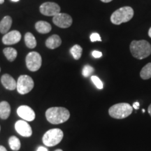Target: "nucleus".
<instances>
[{"label":"nucleus","instance_id":"nucleus-1","mask_svg":"<svg viewBox=\"0 0 151 151\" xmlns=\"http://www.w3.org/2000/svg\"><path fill=\"white\" fill-rule=\"evenodd\" d=\"M70 113L64 107H51L46 112V118L50 123L58 124L69 120Z\"/></svg>","mask_w":151,"mask_h":151},{"label":"nucleus","instance_id":"nucleus-2","mask_svg":"<svg viewBox=\"0 0 151 151\" xmlns=\"http://www.w3.org/2000/svg\"><path fill=\"white\" fill-rule=\"evenodd\" d=\"M129 48L132 56L137 59L143 60L151 54V45L146 40L132 41Z\"/></svg>","mask_w":151,"mask_h":151},{"label":"nucleus","instance_id":"nucleus-3","mask_svg":"<svg viewBox=\"0 0 151 151\" xmlns=\"http://www.w3.org/2000/svg\"><path fill=\"white\" fill-rule=\"evenodd\" d=\"M134 16V10L130 6L121 7L113 13L111 21L114 24H120L129 21Z\"/></svg>","mask_w":151,"mask_h":151},{"label":"nucleus","instance_id":"nucleus-4","mask_svg":"<svg viewBox=\"0 0 151 151\" xmlns=\"http://www.w3.org/2000/svg\"><path fill=\"white\" fill-rule=\"evenodd\" d=\"M133 107L127 103H119L109 109V116L115 119H124L132 114Z\"/></svg>","mask_w":151,"mask_h":151},{"label":"nucleus","instance_id":"nucleus-5","mask_svg":"<svg viewBox=\"0 0 151 151\" xmlns=\"http://www.w3.org/2000/svg\"><path fill=\"white\" fill-rule=\"evenodd\" d=\"M63 132L58 128H54L44 134L43 137V143L45 146L48 147H52L58 145L61 142L63 139Z\"/></svg>","mask_w":151,"mask_h":151},{"label":"nucleus","instance_id":"nucleus-6","mask_svg":"<svg viewBox=\"0 0 151 151\" xmlns=\"http://www.w3.org/2000/svg\"><path fill=\"white\" fill-rule=\"evenodd\" d=\"M35 86L33 79L27 75H22L19 77L17 82V90L20 94H25L29 92Z\"/></svg>","mask_w":151,"mask_h":151},{"label":"nucleus","instance_id":"nucleus-7","mask_svg":"<svg viewBox=\"0 0 151 151\" xmlns=\"http://www.w3.org/2000/svg\"><path fill=\"white\" fill-rule=\"evenodd\" d=\"M42 64V58L37 52H30L26 57V65L31 71H37L40 69Z\"/></svg>","mask_w":151,"mask_h":151},{"label":"nucleus","instance_id":"nucleus-8","mask_svg":"<svg viewBox=\"0 0 151 151\" xmlns=\"http://www.w3.org/2000/svg\"><path fill=\"white\" fill-rule=\"evenodd\" d=\"M52 22L55 25L60 28H68L72 24V18L69 14L59 13L53 16Z\"/></svg>","mask_w":151,"mask_h":151},{"label":"nucleus","instance_id":"nucleus-9","mask_svg":"<svg viewBox=\"0 0 151 151\" xmlns=\"http://www.w3.org/2000/svg\"><path fill=\"white\" fill-rule=\"evenodd\" d=\"M40 12L46 16H55L60 13V7L55 2H45L39 8Z\"/></svg>","mask_w":151,"mask_h":151},{"label":"nucleus","instance_id":"nucleus-10","mask_svg":"<svg viewBox=\"0 0 151 151\" xmlns=\"http://www.w3.org/2000/svg\"><path fill=\"white\" fill-rule=\"evenodd\" d=\"M16 132L24 137H29L32 134V130L30 125L24 120H18L15 124Z\"/></svg>","mask_w":151,"mask_h":151},{"label":"nucleus","instance_id":"nucleus-11","mask_svg":"<svg viewBox=\"0 0 151 151\" xmlns=\"http://www.w3.org/2000/svg\"><path fill=\"white\" fill-rule=\"evenodd\" d=\"M17 113L20 118L26 121H33L35 119V113L28 106H20L17 109Z\"/></svg>","mask_w":151,"mask_h":151},{"label":"nucleus","instance_id":"nucleus-12","mask_svg":"<svg viewBox=\"0 0 151 151\" xmlns=\"http://www.w3.org/2000/svg\"><path fill=\"white\" fill-rule=\"evenodd\" d=\"M21 39V34L17 30H13L5 34L2 38V42L5 45H13L18 43Z\"/></svg>","mask_w":151,"mask_h":151},{"label":"nucleus","instance_id":"nucleus-13","mask_svg":"<svg viewBox=\"0 0 151 151\" xmlns=\"http://www.w3.org/2000/svg\"><path fill=\"white\" fill-rule=\"evenodd\" d=\"M1 82L6 89L9 90H14L16 88L17 83L15 79L9 74H4L1 78Z\"/></svg>","mask_w":151,"mask_h":151},{"label":"nucleus","instance_id":"nucleus-14","mask_svg":"<svg viewBox=\"0 0 151 151\" xmlns=\"http://www.w3.org/2000/svg\"><path fill=\"white\" fill-rule=\"evenodd\" d=\"M62 44L61 38L57 35H53L46 41V46L50 49H55Z\"/></svg>","mask_w":151,"mask_h":151},{"label":"nucleus","instance_id":"nucleus-15","mask_svg":"<svg viewBox=\"0 0 151 151\" xmlns=\"http://www.w3.org/2000/svg\"><path fill=\"white\" fill-rule=\"evenodd\" d=\"M11 25H12V18H11V16H5L0 22V32L2 34L8 33Z\"/></svg>","mask_w":151,"mask_h":151},{"label":"nucleus","instance_id":"nucleus-16","mask_svg":"<svg viewBox=\"0 0 151 151\" xmlns=\"http://www.w3.org/2000/svg\"><path fill=\"white\" fill-rule=\"evenodd\" d=\"M35 28L38 32L41 34H47L50 32L52 29L50 24L46 21H38L35 24Z\"/></svg>","mask_w":151,"mask_h":151},{"label":"nucleus","instance_id":"nucleus-17","mask_svg":"<svg viewBox=\"0 0 151 151\" xmlns=\"http://www.w3.org/2000/svg\"><path fill=\"white\" fill-rule=\"evenodd\" d=\"M11 106L7 101H1L0 103V118L6 120L10 116Z\"/></svg>","mask_w":151,"mask_h":151},{"label":"nucleus","instance_id":"nucleus-18","mask_svg":"<svg viewBox=\"0 0 151 151\" xmlns=\"http://www.w3.org/2000/svg\"><path fill=\"white\" fill-rule=\"evenodd\" d=\"M3 52L6 59L10 62H14L18 55V52L14 48H6L3 50Z\"/></svg>","mask_w":151,"mask_h":151},{"label":"nucleus","instance_id":"nucleus-19","mask_svg":"<svg viewBox=\"0 0 151 151\" xmlns=\"http://www.w3.org/2000/svg\"><path fill=\"white\" fill-rule=\"evenodd\" d=\"M24 42L29 48H35L37 46V40L35 36L30 32H27L24 35Z\"/></svg>","mask_w":151,"mask_h":151},{"label":"nucleus","instance_id":"nucleus-20","mask_svg":"<svg viewBox=\"0 0 151 151\" xmlns=\"http://www.w3.org/2000/svg\"><path fill=\"white\" fill-rule=\"evenodd\" d=\"M9 144L11 150L14 151L19 150L20 148V146H21L20 141L19 140V139L18 137H15V136H12V137L9 138Z\"/></svg>","mask_w":151,"mask_h":151},{"label":"nucleus","instance_id":"nucleus-21","mask_svg":"<svg viewBox=\"0 0 151 151\" xmlns=\"http://www.w3.org/2000/svg\"><path fill=\"white\" fill-rule=\"evenodd\" d=\"M140 76L143 80H148L151 78V62L147 64L142 68L140 72Z\"/></svg>","mask_w":151,"mask_h":151},{"label":"nucleus","instance_id":"nucleus-22","mask_svg":"<svg viewBox=\"0 0 151 151\" xmlns=\"http://www.w3.org/2000/svg\"><path fill=\"white\" fill-rule=\"evenodd\" d=\"M70 52H71V54L72 55L73 58H74L75 60H78L80 59L81 55H82L83 49L80 46H79V45L76 44V45H74V46L71 48Z\"/></svg>","mask_w":151,"mask_h":151},{"label":"nucleus","instance_id":"nucleus-23","mask_svg":"<svg viewBox=\"0 0 151 151\" xmlns=\"http://www.w3.org/2000/svg\"><path fill=\"white\" fill-rule=\"evenodd\" d=\"M94 68L91 67V66L86 65V66H84L83 69L82 74L84 77L88 78V77H89L90 76L92 75V73L94 72Z\"/></svg>","mask_w":151,"mask_h":151},{"label":"nucleus","instance_id":"nucleus-24","mask_svg":"<svg viewBox=\"0 0 151 151\" xmlns=\"http://www.w3.org/2000/svg\"><path fill=\"white\" fill-rule=\"evenodd\" d=\"M91 80L92 81V83L94 84V86L97 87L98 89L99 90L103 89L104 86H103L102 81L100 80L97 76H91Z\"/></svg>","mask_w":151,"mask_h":151},{"label":"nucleus","instance_id":"nucleus-25","mask_svg":"<svg viewBox=\"0 0 151 151\" xmlns=\"http://www.w3.org/2000/svg\"><path fill=\"white\" fill-rule=\"evenodd\" d=\"M90 41L92 42H94V41H101V39L98 33H92L90 35Z\"/></svg>","mask_w":151,"mask_h":151},{"label":"nucleus","instance_id":"nucleus-26","mask_svg":"<svg viewBox=\"0 0 151 151\" xmlns=\"http://www.w3.org/2000/svg\"><path fill=\"white\" fill-rule=\"evenodd\" d=\"M92 55L94 58H99L102 56V52L98 51V50H94V51H92Z\"/></svg>","mask_w":151,"mask_h":151},{"label":"nucleus","instance_id":"nucleus-27","mask_svg":"<svg viewBox=\"0 0 151 151\" xmlns=\"http://www.w3.org/2000/svg\"><path fill=\"white\" fill-rule=\"evenodd\" d=\"M139 106H140V104H139V103L138 101H136V102L134 103L133 106H132L133 109H136V110H138L139 109Z\"/></svg>","mask_w":151,"mask_h":151},{"label":"nucleus","instance_id":"nucleus-28","mask_svg":"<svg viewBox=\"0 0 151 151\" xmlns=\"http://www.w3.org/2000/svg\"><path fill=\"white\" fill-rule=\"evenodd\" d=\"M37 151H48V149H47L46 148H45V147L40 146L38 148Z\"/></svg>","mask_w":151,"mask_h":151},{"label":"nucleus","instance_id":"nucleus-29","mask_svg":"<svg viewBox=\"0 0 151 151\" xmlns=\"http://www.w3.org/2000/svg\"><path fill=\"white\" fill-rule=\"evenodd\" d=\"M0 151H7L5 147L2 146H0Z\"/></svg>","mask_w":151,"mask_h":151},{"label":"nucleus","instance_id":"nucleus-30","mask_svg":"<svg viewBox=\"0 0 151 151\" xmlns=\"http://www.w3.org/2000/svg\"><path fill=\"white\" fill-rule=\"evenodd\" d=\"M148 113L149 115L151 116V104H150V106H148Z\"/></svg>","mask_w":151,"mask_h":151},{"label":"nucleus","instance_id":"nucleus-31","mask_svg":"<svg viewBox=\"0 0 151 151\" xmlns=\"http://www.w3.org/2000/svg\"><path fill=\"white\" fill-rule=\"evenodd\" d=\"M101 1L104 3H109V2H111V1H113V0H101Z\"/></svg>","mask_w":151,"mask_h":151},{"label":"nucleus","instance_id":"nucleus-32","mask_svg":"<svg viewBox=\"0 0 151 151\" xmlns=\"http://www.w3.org/2000/svg\"><path fill=\"white\" fill-rule=\"evenodd\" d=\"M148 36L151 38V27L149 29V31H148Z\"/></svg>","mask_w":151,"mask_h":151},{"label":"nucleus","instance_id":"nucleus-33","mask_svg":"<svg viewBox=\"0 0 151 151\" xmlns=\"http://www.w3.org/2000/svg\"><path fill=\"white\" fill-rule=\"evenodd\" d=\"M4 2V0H0V4H3Z\"/></svg>","mask_w":151,"mask_h":151},{"label":"nucleus","instance_id":"nucleus-34","mask_svg":"<svg viewBox=\"0 0 151 151\" xmlns=\"http://www.w3.org/2000/svg\"><path fill=\"white\" fill-rule=\"evenodd\" d=\"M55 151H63V150H61V149H57V150H55Z\"/></svg>","mask_w":151,"mask_h":151},{"label":"nucleus","instance_id":"nucleus-35","mask_svg":"<svg viewBox=\"0 0 151 151\" xmlns=\"http://www.w3.org/2000/svg\"><path fill=\"white\" fill-rule=\"evenodd\" d=\"M11 1H15V2H16V1H20V0H11Z\"/></svg>","mask_w":151,"mask_h":151},{"label":"nucleus","instance_id":"nucleus-36","mask_svg":"<svg viewBox=\"0 0 151 151\" xmlns=\"http://www.w3.org/2000/svg\"><path fill=\"white\" fill-rule=\"evenodd\" d=\"M142 112H143V113H144V112H145V110H144V109H142Z\"/></svg>","mask_w":151,"mask_h":151},{"label":"nucleus","instance_id":"nucleus-37","mask_svg":"<svg viewBox=\"0 0 151 151\" xmlns=\"http://www.w3.org/2000/svg\"><path fill=\"white\" fill-rule=\"evenodd\" d=\"M0 71H1V68H0Z\"/></svg>","mask_w":151,"mask_h":151},{"label":"nucleus","instance_id":"nucleus-38","mask_svg":"<svg viewBox=\"0 0 151 151\" xmlns=\"http://www.w3.org/2000/svg\"><path fill=\"white\" fill-rule=\"evenodd\" d=\"M0 130H1V127H0Z\"/></svg>","mask_w":151,"mask_h":151}]
</instances>
